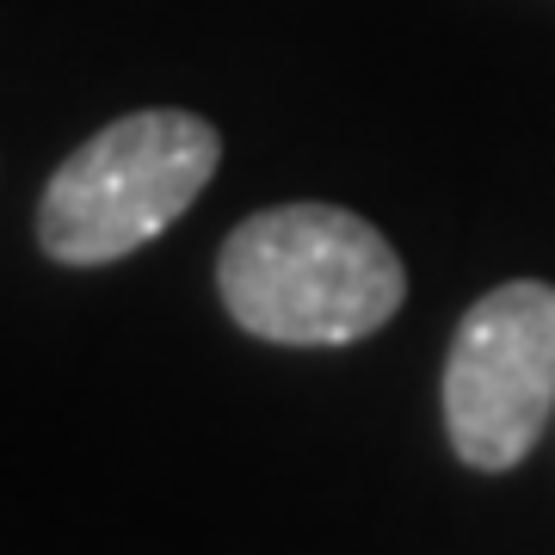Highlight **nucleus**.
<instances>
[{
	"label": "nucleus",
	"instance_id": "1",
	"mask_svg": "<svg viewBox=\"0 0 555 555\" xmlns=\"http://www.w3.org/2000/svg\"><path fill=\"white\" fill-rule=\"evenodd\" d=\"M222 309L272 346H352L408 297L401 254L339 204L259 210L217 254Z\"/></svg>",
	"mask_w": 555,
	"mask_h": 555
},
{
	"label": "nucleus",
	"instance_id": "2",
	"mask_svg": "<svg viewBox=\"0 0 555 555\" xmlns=\"http://www.w3.org/2000/svg\"><path fill=\"white\" fill-rule=\"evenodd\" d=\"M222 160L217 124L198 112H130L87 137L62 160L38 198V241L62 266H112V259L167 235Z\"/></svg>",
	"mask_w": 555,
	"mask_h": 555
},
{
	"label": "nucleus",
	"instance_id": "3",
	"mask_svg": "<svg viewBox=\"0 0 555 555\" xmlns=\"http://www.w3.org/2000/svg\"><path fill=\"white\" fill-rule=\"evenodd\" d=\"M555 414V284L513 278L469 302L444 358V433L469 469H518Z\"/></svg>",
	"mask_w": 555,
	"mask_h": 555
}]
</instances>
